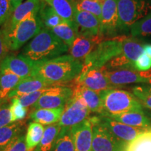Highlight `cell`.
I'll return each instance as SVG.
<instances>
[{"label": "cell", "mask_w": 151, "mask_h": 151, "mask_svg": "<svg viewBox=\"0 0 151 151\" xmlns=\"http://www.w3.org/2000/svg\"><path fill=\"white\" fill-rule=\"evenodd\" d=\"M106 117L133 127L144 129H151V120L146 116L144 112L134 111Z\"/></svg>", "instance_id": "cell-21"}, {"label": "cell", "mask_w": 151, "mask_h": 151, "mask_svg": "<svg viewBox=\"0 0 151 151\" xmlns=\"http://www.w3.org/2000/svg\"><path fill=\"white\" fill-rule=\"evenodd\" d=\"M143 52L151 58V43H146L143 45Z\"/></svg>", "instance_id": "cell-43"}, {"label": "cell", "mask_w": 151, "mask_h": 151, "mask_svg": "<svg viewBox=\"0 0 151 151\" xmlns=\"http://www.w3.org/2000/svg\"><path fill=\"white\" fill-rule=\"evenodd\" d=\"M50 29L69 47L72 44L78 35V27L67 21H64Z\"/></svg>", "instance_id": "cell-29"}, {"label": "cell", "mask_w": 151, "mask_h": 151, "mask_svg": "<svg viewBox=\"0 0 151 151\" xmlns=\"http://www.w3.org/2000/svg\"><path fill=\"white\" fill-rule=\"evenodd\" d=\"M73 95L71 87L56 85L48 87L32 106L35 109H57L64 107Z\"/></svg>", "instance_id": "cell-10"}, {"label": "cell", "mask_w": 151, "mask_h": 151, "mask_svg": "<svg viewBox=\"0 0 151 151\" xmlns=\"http://www.w3.org/2000/svg\"><path fill=\"white\" fill-rule=\"evenodd\" d=\"M105 40L102 36H86L78 34L69 47V53L74 59L83 62L97 44Z\"/></svg>", "instance_id": "cell-15"}, {"label": "cell", "mask_w": 151, "mask_h": 151, "mask_svg": "<svg viewBox=\"0 0 151 151\" xmlns=\"http://www.w3.org/2000/svg\"><path fill=\"white\" fill-rule=\"evenodd\" d=\"M120 151H151V129H146L129 142L122 143Z\"/></svg>", "instance_id": "cell-27"}, {"label": "cell", "mask_w": 151, "mask_h": 151, "mask_svg": "<svg viewBox=\"0 0 151 151\" xmlns=\"http://www.w3.org/2000/svg\"><path fill=\"white\" fill-rule=\"evenodd\" d=\"M65 106L57 109H35L30 113L29 118L38 123L50 125L60 121Z\"/></svg>", "instance_id": "cell-22"}, {"label": "cell", "mask_w": 151, "mask_h": 151, "mask_svg": "<svg viewBox=\"0 0 151 151\" xmlns=\"http://www.w3.org/2000/svg\"><path fill=\"white\" fill-rule=\"evenodd\" d=\"M62 127L60 124L55 123L48 125L45 127L42 139L37 146V148L34 151H51L55 143L58 139Z\"/></svg>", "instance_id": "cell-28"}, {"label": "cell", "mask_w": 151, "mask_h": 151, "mask_svg": "<svg viewBox=\"0 0 151 151\" xmlns=\"http://www.w3.org/2000/svg\"><path fill=\"white\" fill-rule=\"evenodd\" d=\"M39 20H41L42 27L52 29L62 22L65 21L60 17L53 8L47 4L46 1L41 0V4L39 13H38Z\"/></svg>", "instance_id": "cell-25"}, {"label": "cell", "mask_w": 151, "mask_h": 151, "mask_svg": "<svg viewBox=\"0 0 151 151\" xmlns=\"http://www.w3.org/2000/svg\"><path fill=\"white\" fill-rule=\"evenodd\" d=\"M9 1H10L13 9L15 10V9H16L19 5L21 4L23 0H9Z\"/></svg>", "instance_id": "cell-44"}, {"label": "cell", "mask_w": 151, "mask_h": 151, "mask_svg": "<svg viewBox=\"0 0 151 151\" xmlns=\"http://www.w3.org/2000/svg\"><path fill=\"white\" fill-rule=\"evenodd\" d=\"M124 36L105 39L95 46L83 61V70L101 69L108 62L122 53V41Z\"/></svg>", "instance_id": "cell-5"}, {"label": "cell", "mask_w": 151, "mask_h": 151, "mask_svg": "<svg viewBox=\"0 0 151 151\" xmlns=\"http://www.w3.org/2000/svg\"><path fill=\"white\" fill-rule=\"evenodd\" d=\"M0 69L11 71L22 79L35 76V62L22 55H7L0 62Z\"/></svg>", "instance_id": "cell-13"}, {"label": "cell", "mask_w": 151, "mask_h": 151, "mask_svg": "<svg viewBox=\"0 0 151 151\" xmlns=\"http://www.w3.org/2000/svg\"><path fill=\"white\" fill-rule=\"evenodd\" d=\"M52 86V84L43 80L40 77L32 76L23 79L14 90L9 94L6 99H11L26 94L32 93L38 90Z\"/></svg>", "instance_id": "cell-20"}, {"label": "cell", "mask_w": 151, "mask_h": 151, "mask_svg": "<svg viewBox=\"0 0 151 151\" xmlns=\"http://www.w3.org/2000/svg\"><path fill=\"white\" fill-rule=\"evenodd\" d=\"M9 101V99H5L0 103V128L13 122L11 103Z\"/></svg>", "instance_id": "cell-36"}, {"label": "cell", "mask_w": 151, "mask_h": 151, "mask_svg": "<svg viewBox=\"0 0 151 151\" xmlns=\"http://www.w3.org/2000/svg\"><path fill=\"white\" fill-rule=\"evenodd\" d=\"M121 35L129 32L130 28L151 12V0H117Z\"/></svg>", "instance_id": "cell-6"}, {"label": "cell", "mask_w": 151, "mask_h": 151, "mask_svg": "<svg viewBox=\"0 0 151 151\" xmlns=\"http://www.w3.org/2000/svg\"><path fill=\"white\" fill-rule=\"evenodd\" d=\"M83 68V62L73 58L69 55H63L54 59L35 62V76L52 86L72 82Z\"/></svg>", "instance_id": "cell-1"}, {"label": "cell", "mask_w": 151, "mask_h": 151, "mask_svg": "<svg viewBox=\"0 0 151 151\" xmlns=\"http://www.w3.org/2000/svg\"><path fill=\"white\" fill-rule=\"evenodd\" d=\"M47 88H43V89L39 90L38 91H36L32 93H30L26 95L21 96V97H15L17 98L18 99L19 102L24 107L28 108L30 106H33L37 101L40 99V97L45 93V92L46 91Z\"/></svg>", "instance_id": "cell-37"}, {"label": "cell", "mask_w": 151, "mask_h": 151, "mask_svg": "<svg viewBox=\"0 0 151 151\" xmlns=\"http://www.w3.org/2000/svg\"><path fill=\"white\" fill-rule=\"evenodd\" d=\"M1 101H0V103H1Z\"/></svg>", "instance_id": "cell-46"}, {"label": "cell", "mask_w": 151, "mask_h": 151, "mask_svg": "<svg viewBox=\"0 0 151 151\" xmlns=\"http://www.w3.org/2000/svg\"><path fill=\"white\" fill-rule=\"evenodd\" d=\"M23 79L6 69H0V101L6 99L9 94Z\"/></svg>", "instance_id": "cell-26"}, {"label": "cell", "mask_w": 151, "mask_h": 151, "mask_svg": "<svg viewBox=\"0 0 151 151\" xmlns=\"http://www.w3.org/2000/svg\"><path fill=\"white\" fill-rule=\"evenodd\" d=\"M11 101V112L12 115L13 122L20 121L25 118L27 114L28 108L24 107L19 102L17 98H13Z\"/></svg>", "instance_id": "cell-35"}, {"label": "cell", "mask_w": 151, "mask_h": 151, "mask_svg": "<svg viewBox=\"0 0 151 151\" xmlns=\"http://www.w3.org/2000/svg\"><path fill=\"white\" fill-rule=\"evenodd\" d=\"M9 48L7 44L6 39L3 33L2 30L0 28V62L4 59L8 55V52L9 51Z\"/></svg>", "instance_id": "cell-42"}, {"label": "cell", "mask_w": 151, "mask_h": 151, "mask_svg": "<svg viewBox=\"0 0 151 151\" xmlns=\"http://www.w3.org/2000/svg\"><path fill=\"white\" fill-rule=\"evenodd\" d=\"M72 83L78 85L97 92L116 88L109 82L101 68L82 70L80 75L72 81Z\"/></svg>", "instance_id": "cell-12"}, {"label": "cell", "mask_w": 151, "mask_h": 151, "mask_svg": "<svg viewBox=\"0 0 151 151\" xmlns=\"http://www.w3.org/2000/svg\"><path fill=\"white\" fill-rule=\"evenodd\" d=\"M101 69L110 84L116 88L133 83L149 84L151 83V69L146 71L127 69L107 70L104 67Z\"/></svg>", "instance_id": "cell-8"}, {"label": "cell", "mask_w": 151, "mask_h": 151, "mask_svg": "<svg viewBox=\"0 0 151 151\" xmlns=\"http://www.w3.org/2000/svg\"><path fill=\"white\" fill-rule=\"evenodd\" d=\"M38 13L29 14L18 22L10 32L4 35L9 50L12 51L19 50L41 31L43 27Z\"/></svg>", "instance_id": "cell-4"}, {"label": "cell", "mask_w": 151, "mask_h": 151, "mask_svg": "<svg viewBox=\"0 0 151 151\" xmlns=\"http://www.w3.org/2000/svg\"><path fill=\"white\" fill-rule=\"evenodd\" d=\"M53 151H75L71 129L62 128L54 144Z\"/></svg>", "instance_id": "cell-32"}, {"label": "cell", "mask_w": 151, "mask_h": 151, "mask_svg": "<svg viewBox=\"0 0 151 151\" xmlns=\"http://www.w3.org/2000/svg\"><path fill=\"white\" fill-rule=\"evenodd\" d=\"M90 119L92 124V151H120L122 143L100 123L99 117Z\"/></svg>", "instance_id": "cell-9"}, {"label": "cell", "mask_w": 151, "mask_h": 151, "mask_svg": "<svg viewBox=\"0 0 151 151\" xmlns=\"http://www.w3.org/2000/svg\"><path fill=\"white\" fill-rule=\"evenodd\" d=\"M90 113L83 100L78 96L72 95L65 106L58 124L62 128L71 129L89 118Z\"/></svg>", "instance_id": "cell-7"}, {"label": "cell", "mask_w": 151, "mask_h": 151, "mask_svg": "<svg viewBox=\"0 0 151 151\" xmlns=\"http://www.w3.org/2000/svg\"><path fill=\"white\" fill-rule=\"evenodd\" d=\"M41 4V0H26L24 2L19 5L14 11L8 21L2 26L1 30L4 35L10 32L18 22L29 14L39 12Z\"/></svg>", "instance_id": "cell-18"}, {"label": "cell", "mask_w": 151, "mask_h": 151, "mask_svg": "<svg viewBox=\"0 0 151 151\" xmlns=\"http://www.w3.org/2000/svg\"><path fill=\"white\" fill-rule=\"evenodd\" d=\"M0 151H27L25 136L20 135L14 138Z\"/></svg>", "instance_id": "cell-38"}, {"label": "cell", "mask_w": 151, "mask_h": 151, "mask_svg": "<svg viewBox=\"0 0 151 151\" xmlns=\"http://www.w3.org/2000/svg\"><path fill=\"white\" fill-rule=\"evenodd\" d=\"M69 51V46L52 30L43 27L22 48L21 54L32 61L43 62L58 58Z\"/></svg>", "instance_id": "cell-2"}, {"label": "cell", "mask_w": 151, "mask_h": 151, "mask_svg": "<svg viewBox=\"0 0 151 151\" xmlns=\"http://www.w3.org/2000/svg\"><path fill=\"white\" fill-rule=\"evenodd\" d=\"M143 43L136 37L124 36L122 41V53L131 63L134 65L137 58L143 52Z\"/></svg>", "instance_id": "cell-24"}, {"label": "cell", "mask_w": 151, "mask_h": 151, "mask_svg": "<svg viewBox=\"0 0 151 151\" xmlns=\"http://www.w3.org/2000/svg\"><path fill=\"white\" fill-rule=\"evenodd\" d=\"M129 33L133 37L151 36V12L135 22L130 28Z\"/></svg>", "instance_id": "cell-33"}, {"label": "cell", "mask_w": 151, "mask_h": 151, "mask_svg": "<svg viewBox=\"0 0 151 151\" xmlns=\"http://www.w3.org/2000/svg\"><path fill=\"white\" fill-rule=\"evenodd\" d=\"M104 112L101 116H108L127 112H144L143 106L137 97L127 90L113 88L99 92Z\"/></svg>", "instance_id": "cell-3"}, {"label": "cell", "mask_w": 151, "mask_h": 151, "mask_svg": "<svg viewBox=\"0 0 151 151\" xmlns=\"http://www.w3.org/2000/svg\"><path fill=\"white\" fill-rule=\"evenodd\" d=\"M75 151H92V124L90 118L71 128Z\"/></svg>", "instance_id": "cell-16"}, {"label": "cell", "mask_w": 151, "mask_h": 151, "mask_svg": "<svg viewBox=\"0 0 151 151\" xmlns=\"http://www.w3.org/2000/svg\"><path fill=\"white\" fill-rule=\"evenodd\" d=\"M99 120L100 123L104 126L113 137L122 143H127L134 140L146 130L131 127L106 116H100Z\"/></svg>", "instance_id": "cell-14"}, {"label": "cell", "mask_w": 151, "mask_h": 151, "mask_svg": "<svg viewBox=\"0 0 151 151\" xmlns=\"http://www.w3.org/2000/svg\"><path fill=\"white\" fill-rule=\"evenodd\" d=\"M75 22L78 32L86 36H101V20L91 13L76 9Z\"/></svg>", "instance_id": "cell-17"}, {"label": "cell", "mask_w": 151, "mask_h": 151, "mask_svg": "<svg viewBox=\"0 0 151 151\" xmlns=\"http://www.w3.org/2000/svg\"><path fill=\"white\" fill-rule=\"evenodd\" d=\"M132 93L137 97L143 106L151 110V93L143 90L141 86L133 87Z\"/></svg>", "instance_id": "cell-39"}, {"label": "cell", "mask_w": 151, "mask_h": 151, "mask_svg": "<svg viewBox=\"0 0 151 151\" xmlns=\"http://www.w3.org/2000/svg\"><path fill=\"white\" fill-rule=\"evenodd\" d=\"M69 86L72 88L73 95L78 96L83 100L90 112L102 115L104 110L99 92L73 83Z\"/></svg>", "instance_id": "cell-19"}, {"label": "cell", "mask_w": 151, "mask_h": 151, "mask_svg": "<svg viewBox=\"0 0 151 151\" xmlns=\"http://www.w3.org/2000/svg\"><path fill=\"white\" fill-rule=\"evenodd\" d=\"M45 127L43 124L36 122H30L27 127L25 142L27 151H34L42 139Z\"/></svg>", "instance_id": "cell-30"}, {"label": "cell", "mask_w": 151, "mask_h": 151, "mask_svg": "<svg viewBox=\"0 0 151 151\" xmlns=\"http://www.w3.org/2000/svg\"><path fill=\"white\" fill-rule=\"evenodd\" d=\"M121 35L117 0H104L101 9V35L104 39H113Z\"/></svg>", "instance_id": "cell-11"}, {"label": "cell", "mask_w": 151, "mask_h": 151, "mask_svg": "<svg viewBox=\"0 0 151 151\" xmlns=\"http://www.w3.org/2000/svg\"><path fill=\"white\" fill-rule=\"evenodd\" d=\"M142 87V88L144 90H146V92H149V93H151V83L149 84H144L141 86Z\"/></svg>", "instance_id": "cell-45"}, {"label": "cell", "mask_w": 151, "mask_h": 151, "mask_svg": "<svg viewBox=\"0 0 151 151\" xmlns=\"http://www.w3.org/2000/svg\"><path fill=\"white\" fill-rule=\"evenodd\" d=\"M14 11L9 0H0V27L8 21Z\"/></svg>", "instance_id": "cell-40"}, {"label": "cell", "mask_w": 151, "mask_h": 151, "mask_svg": "<svg viewBox=\"0 0 151 151\" xmlns=\"http://www.w3.org/2000/svg\"><path fill=\"white\" fill-rule=\"evenodd\" d=\"M104 0H74L76 10L91 13L101 20Z\"/></svg>", "instance_id": "cell-34"}, {"label": "cell", "mask_w": 151, "mask_h": 151, "mask_svg": "<svg viewBox=\"0 0 151 151\" xmlns=\"http://www.w3.org/2000/svg\"><path fill=\"white\" fill-rule=\"evenodd\" d=\"M136 70L139 71H146L151 69V58L143 52L134 62Z\"/></svg>", "instance_id": "cell-41"}, {"label": "cell", "mask_w": 151, "mask_h": 151, "mask_svg": "<svg viewBox=\"0 0 151 151\" xmlns=\"http://www.w3.org/2000/svg\"><path fill=\"white\" fill-rule=\"evenodd\" d=\"M24 127V122L22 120L12 122L0 128V150L4 148L14 138L20 135Z\"/></svg>", "instance_id": "cell-31"}, {"label": "cell", "mask_w": 151, "mask_h": 151, "mask_svg": "<svg viewBox=\"0 0 151 151\" xmlns=\"http://www.w3.org/2000/svg\"><path fill=\"white\" fill-rule=\"evenodd\" d=\"M51 6L63 20L76 26L75 22L74 0H43Z\"/></svg>", "instance_id": "cell-23"}]
</instances>
